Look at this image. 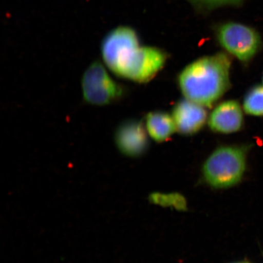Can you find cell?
<instances>
[{
	"label": "cell",
	"instance_id": "obj_11",
	"mask_svg": "<svg viewBox=\"0 0 263 263\" xmlns=\"http://www.w3.org/2000/svg\"><path fill=\"white\" fill-rule=\"evenodd\" d=\"M243 107L246 114L263 117V85H256L246 95Z\"/></svg>",
	"mask_w": 263,
	"mask_h": 263
},
{
	"label": "cell",
	"instance_id": "obj_7",
	"mask_svg": "<svg viewBox=\"0 0 263 263\" xmlns=\"http://www.w3.org/2000/svg\"><path fill=\"white\" fill-rule=\"evenodd\" d=\"M115 141L118 150L130 157L142 155L149 145L143 124L137 120L121 123L115 131Z\"/></svg>",
	"mask_w": 263,
	"mask_h": 263
},
{
	"label": "cell",
	"instance_id": "obj_1",
	"mask_svg": "<svg viewBox=\"0 0 263 263\" xmlns=\"http://www.w3.org/2000/svg\"><path fill=\"white\" fill-rule=\"evenodd\" d=\"M231 60L223 52L198 59L179 76V84L188 100L211 107L229 89Z\"/></svg>",
	"mask_w": 263,
	"mask_h": 263
},
{
	"label": "cell",
	"instance_id": "obj_2",
	"mask_svg": "<svg viewBox=\"0 0 263 263\" xmlns=\"http://www.w3.org/2000/svg\"><path fill=\"white\" fill-rule=\"evenodd\" d=\"M245 147L227 146L218 147L202 166V176L207 185L215 189H226L237 185L246 170Z\"/></svg>",
	"mask_w": 263,
	"mask_h": 263
},
{
	"label": "cell",
	"instance_id": "obj_6",
	"mask_svg": "<svg viewBox=\"0 0 263 263\" xmlns=\"http://www.w3.org/2000/svg\"><path fill=\"white\" fill-rule=\"evenodd\" d=\"M166 60V54L162 49L153 47H141L118 76L143 83L155 77Z\"/></svg>",
	"mask_w": 263,
	"mask_h": 263
},
{
	"label": "cell",
	"instance_id": "obj_10",
	"mask_svg": "<svg viewBox=\"0 0 263 263\" xmlns=\"http://www.w3.org/2000/svg\"><path fill=\"white\" fill-rule=\"evenodd\" d=\"M146 129L149 136L157 142L170 139L177 130L173 117L161 111H154L147 115Z\"/></svg>",
	"mask_w": 263,
	"mask_h": 263
},
{
	"label": "cell",
	"instance_id": "obj_14",
	"mask_svg": "<svg viewBox=\"0 0 263 263\" xmlns=\"http://www.w3.org/2000/svg\"><path fill=\"white\" fill-rule=\"evenodd\" d=\"M235 263H249V262L242 261V262H235Z\"/></svg>",
	"mask_w": 263,
	"mask_h": 263
},
{
	"label": "cell",
	"instance_id": "obj_9",
	"mask_svg": "<svg viewBox=\"0 0 263 263\" xmlns=\"http://www.w3.org/2000/svg\"><path fill=\"white\" fill-rule=\"evenodd\" d=\"M244 116L237 101L223 102L217 106L210 115L209 125L216 133L231 134L241 129Z\"/></svg>",
	"mask_w": 263,
	"mask_h": 263
},
{
	"label": "cell",
	"instance_id": "obj_3",
	"mask_svg": "<svg viewBox=\"0 0 263 263\" xmlns=\"http://www.w3.org/2000/svg\"><path fill=\"white\" fill-rule=\"evenodd\" d=\"M214 31L220 46L244 63L251 61L262 49L261 35L251 26L228 21L216 25Z\"/></svg>",
	"mask_w": 263,
	"mask_h": 263
},
{
	"label": "cell",
	"instance_id": "obj_4",
	"mask_svg": "<svg viewBox=\"0 0 263 263\" xmlns=\"http://www.w3.org/2000/svg\"><path fill=\"white\" fill-rule=\"evenodd\" d=\"M82 88L84 100L95 106L115 103L124 93L122 86L111 78L99 61L93 62L84 72Z\"/></svg>",
	"mask_w": 263,
	"mask_h": 263
},
{
	"label": "cell",
	"instance_id": "obj_13",
	"mask_svg": "<svg viewBox=\"0 0 263 263\" xmlns=\"http://www.w3.org/2000/svg\"><path fill=\"white\" fill-rule=\"evenodd\" d=\"M196 7L205 11L225 6H238L242 4L244 0H189Z\"/></svg>",
	"mask_w": 263,
	"mask_h": 263
},
{
	"label": "cell",
	"instance_id": "obj_8",
	"mask_svg": "<svg viewBox=\"0 0 263 263\" xmlns=\"http://www.w3.org/2000/svg\"><path fill=\"white\" fill-rule=\"evenodd\" d=\"M173 118L177 130L189 136L202 129L206 120V111L201 105L186 99L176 105Z\"/></svg>",
	"mask_w": 263,
	"mask_h": 263
},
{
	"label": "cell",
	"instance_id": "obj_5",
	"mask_svg": "<svg viewBox=\"0 0 263 263\" xmlns=\"http://www.w3.org/2000/svg\"><path fill=\"white\" fill-rule=\"evenodd\" d=\"M140 47L139 35L134 29L128 26H118L102 41V57L115 74Z\"/></svg>",
	"mask_w": 263,
	"mask_h": 263
},
{
	"label": "cell",
	"instance_id": "obj_12",
	"mask_svg": "<svg viewBox=\"0 0 263 263\" xmlns=\"http://www.w3.org/2000/svg\"><path fill=\"white\" fill-rule=\"evenodd\" d=\"M151 202L160 205L172 206L177 210H185L186 202L185 198L179 194L155 193L151 196Z\"/></svg>",
	"mask_w": 263,
	"mask_h": 263
},
{
	"label": "cell",
	"instance_id": "obj_15",
	"mask_svg": "<svg viewBox=\"0 0 263 263\" xmlns=\"http://www.w3.org/2000/svg\"><path fill=\"white\" fill-rule=\"evenodd\" d=\"M262 81H263V79H262Z\"/></svg>",
	"mask_w": 263,
	"mask_h": 263
}]
</instances>
